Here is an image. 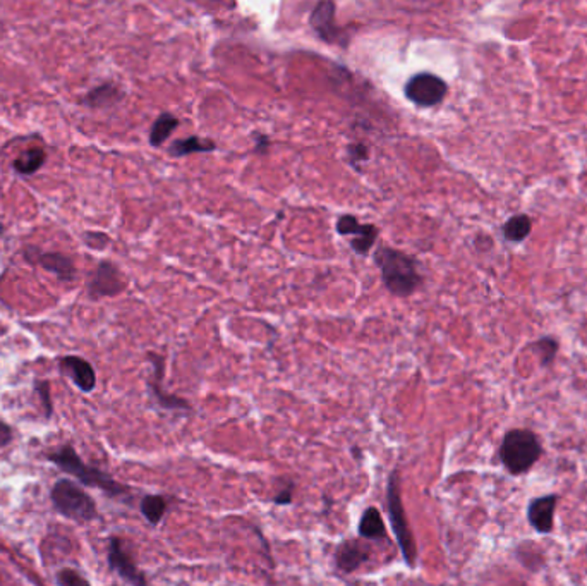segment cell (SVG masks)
Wrapping results in <instances>:
<instances>
[{"instance_id":"6da1fadb","label":"cell","mask_w":587,"mask_h":586,"mask_svg":"<svg viewBox=\"0 0 587 586\" xmlns=\"http://www.w3.org/2000/svg\"><path fill=\"white\" fill-rule=\"evenodd\" d=\"M375 264L382 272L385 288L396 298H409L421 286L416 262L398 249L380 246L375 253Z\"/></svg>"},{"instance_id":"7a4b0ae2","label":"cell","mask_w":587,"mask_h":586,"mask_svg":"<svg viewBox=\"0 0 587 586\" xmlns=\"http://www.w3.org/2000/svg\"><path fill=\"white\" fill-rule=\"evenodd\" d=\"M48 461H52L60 471L73 475L74 478L85 487L100 488L110 497H126L131 494V488L126 485L118 484L112 476L103 473L102 469L95 468L87 465L77 453L74 451L73 445H62L57 451L46 455Z\"/></svg>"},{"instance_id":"3957f363","label":"cell","mask_w":587,"mask_h":586,"mask_svg":"<svg viewBox=\"0 0 587 586\" xmlns=\"http://www.w3.org/2000/svg\"><path fill=\"white\" fill-rule=\"evenodd\" d=\"M543 455L538 435L526 428H514L505 434L499 445V459L512 475H524Z\"/></svg>"},{"instance_id":"277c9868","label":"cell","mask_w":587,"mask_h":586,"mask_svg":"<svg viewBox=\"0 0 587 586\" xmlns=\"http://www.w3.org/2000/svg\"><path fill=\"white\" fill-rule=\"evenodd\" d=\"M50 500L57 513L77 523H88L98 516L95 500L69 478L56 482L50 490Z\"/></svg>"},{"instance_id":"5b68a950","label":"cell","mask_w":587,"mask_h":586,"mask_svg":"<svg viewBox=\"0 0 587 586\" xmlns=\"http://www.w3.org/2000/svg\"><path fill=\"white\" fill-rule=\"evenodd\" d=\"M386 506H388V516H390V525L394 529L396 543L400 547V552L404 556V560L407 562L409 568L416 566L417 560V547L416 540L412 537L411 528L406 518L404 504L400 497V478L398 471H394L388 478V487H386Z\"/></svg>"},{"instance_id":"8992f818","label":"cell","mask_w":587,"mask_h":586,"mask_svg":"<svg viewBox=\"0 0 587 586\" xmlns=\"http://www.w3.org/2000/svg\"><path fill=\"white\" fill-rule=\"evenodd\" d=\"M448 91L447 83L437 74L419 73L412 76L407 81L404 93L407 100L419 105V107H435L443 102Z\"/></svg>"},{"instance_id":"52a82bcc","label":"cell","mask_w":587,"mask_h":586,"mask_svg":"<svg viewBox=\"0 0 587 586\" xmlns=\"http://www.w3.org/2000/svg\"><path fill=\"white\" fill-rule=\"evenodd\" d=\"M124 289H126V282L116 265L108 260H103L97 265L88 282V293L91 298L95 299L110 298L122 293Z\"/></svg>"},{"instance_id":"ba28073f","label":"cell","mask_w":587,"mask_h":586,"mask_svg":"<svg viewBox=\"0 0 587 586\" xmlns=\"http://www.w3.org/2000/svg\"><path fill=\"white\" fill-rule=\"evenodd\" d=\"M25 258L30 264L40 265L48 274H54L56 277L64 280V282L73 280L76 276V267H74L73 260L59 251H44L36 246H26Z\"/></svg>"},{"instance_id":"9c48e42d","label":"cell","mask_w":587,"mask_h":586,"mask_svg":"<svg viewBox=\"0 0 587 586\" xmlns=\"http://www.w3.org/2000/svg\"><path fill=\"white\" fill-rule=\"evenodd\" d=\"M337 233L351 237V248L357 255H367L378 237V229L373 224H361L354 215H342L337 220Z\"/></svg>"},{"instance_id":"30bf717a","label":"cell","mask_w":587,"mask_h":586,"mask_svg":"<svg viewBox=\"0 0 587 586\" xmlns=\"http://www.w3.org/2000/svg\"><path fill=\"white\" fill-rule=\"evenodd\" d=\"M108 566L112 571L118 572V576L131 586H148L147 576L138 570L131 556L124 550L122 540L118 537H112L108 540Z\"/></svg>"},{"instance_id":"8fae6325","label":"cell","mask_w":587,"mask_h":586,"mask_svg":"<svg viewBox=\"0 0 587 586\" xmlns=\"http://www.w3.org/2000/svg\"><path fill=\"white\" fill-rule=\"evenodd\" d=\"M311 28L316 31V35L326 42V44H337L340 40V33L335 26V4L334 2H320L313 9L309 17Z\"/></svg>"},{"instance_id":"7c38bea8","label":"cell","mask_w":587,"mask_h":586,"mask_svg":"<svg viewBox=\"0 0 587 586\" xmlns=\"http://www.w3.org/2000/svg\"><path fill=\"white\" fill-rule=\"evenodd\" d=\"M558 497L555 494L532 498L529 502L528 519L530 527L538 533H550L555 523V509H557Z\"/></svg>"},{"instance_id":"4fadbf2b","label":"cell","mask_w":587,"mask_h":586,"mask_svg":"<svg viewBox=\"0 0 587 586\" xmlns=\"http://www.w3.org/2000/svg\"><path fill=\"white\" fill-rule=\"evenodd\" d=\"M60 370L71 377V381L76 383V387L81 392H91L97 385V375L95 370L89 365L87 360L79 356H64L60 360Z\"/></svg>"},{"instance_id":"5bb4252c","label":"cell","mask_w":587,"mask_h":586,"mask_svg":"<svg viewBox=\"0 0 587 586\" xmlns=\"http://www.w3.org/2000/svg\"><path fill=\"white\" fill-rule=\"evenodd\" d=\"M151 365H153V382H151V391L153 396L157 397V403L165 408V410H191L190 403L180 399V397L169 396L162 391L163 379V358L159 354L149 352L148 354Z\"/></svg>"},{"instance_id":"9a60e30c","label":"cell","mask_w":587,"mask_h":586,"mask_svg":"<svg viewBox=\"0 0 587 586\" xmlns=\"http://www.w3.org/2000/svg\"><path fill=\"white\" fill-rule=\"evenodd\" d=\"M369 559V552L363 543L355 540H347L340 543V547L335 552V562L340 571L354 572L357 568H361Z\"/></svg>"},{"instance_id":"2e32d148","label":"cell","mask_w":587,"mask_h":586,"mask_svg":"<svg viewBox=\"0 0 587 586\" xmlns=\"http://www.w3.org/2000/svg\"><path fill=\"white\" fill-rule=\"evenodd\" d=\"M124 93L114 83H103L100 87L89 89L87 97L83 99V105L89 109H108L120 102Z\"/></svg>"},{"instance_id":"e0dca14e","label":"cell","mask_w":587,"mask_h":586,"mask_svg":"<svg viewBox=\"0 0 587 586\" xmlns=\"http://www.w3.org/2000/svg\"><path fill=\"white\" fill-rule=\"evenodd\" d=\"M213 150H217V145L211 140L190 136L186 140H174L169 147V155L174 159H180V157H188L191 153H208Z\"/></svg>"},{"instance_id":"ac0fdd59","label":"cell","mask_w":587,"mask_h":586,"mask_svg":"<svg viewBox=\"0 0 587 586\" xmlns=\"http://www.w3.org/2000/svg\"><path fill=\"white\" fill-rule=\"evenodd\" d=\"M359 535L366 540H380L386 537L382 513L376 508H367L359 521Z\"/></svg>"},{"instance_id":"d6986e66","label":"cell","mask_w":587,"mask_h":586,"mask_svg":"<svg viewBox=\"0 0 587 586\" xmlns=\"http://www.w3.org/2000/svg\"><path fill=\"white\" fill-rule=\"evenodd\" d=\"M177 126H179V119L174 114L162 112L149 130V145L162 147L163 143L170 138V134L176 131Z\"/></svg>"},{"instance_id":"ffe728a7","label":"cell","mask_w":587,"mask_h":586,"mask_svg":"<svg viewBox=\"0 0 587 586\" xmlns=\"http://www.w3.org/2000/svg\"><path fill=\"white\" fill-rule=\"evenodd\" d=\"M45 161H46V153L44 148H30L28 152H25L13 162V167L21 176H31L44 167Z\"/></svg>"},{"instance_id":"44dd1931","label":"cell","mask_w":587,"mask_h":586,"mask_svg":"<svg viewBox=\"0 0 587 586\" xmlns=\"http://www.w3.org/2000/svg\"><path fill=\"white\" fill-rule=\"evenodd\" d=\"M141 514L145 516L149 525L157 527L162 521L163 514L167 511V502L162 496H147L141 500Z\"/></svg>"},{"instance_id":"7402d4cb","label":"cell","mask_w":587,"mask_h":586,"mask_svg":"<svg viewBox=\"0 0 587 586\" xmlns=\"http://www.w3.org/2000/svg\"><path fill=\"white\" fill-rule=\"evenodd\" d=\"M532 229V222L529 219L528 215H514L512 219L507 220V224L503 225V235L509 241H524L528 237L529 233Z\"/></svg>"},{"instance_id":"603a6c76","label":"cell","mask_w":587,"mask_h":586,"mask_svg":"<svg viewBox=\"0 0 587 586\" xmlns=\"http://www.w3.org/2000/svg\"><path fill=\"white\" fill-rule=\"evenodd\" d=\"M534 351L540 354L543 365H550L558 351L557 340H553V339H541V340H538L534 344Z\"/></svg>"},{"instance_id":"cb8c5ba5","label":"cell","mask_w":587,"mask_h":586,"mask_svg":"<svg viewBox=\"0 0 587 586\" xmlns=\"http://www.w3.org/2000/svg\"><path fill=\"white\" fill-rule=\"evenodd\" d=\"M57 583L59 586H91L81 572L71 570V568H64L57 572Z\"/></svg>"},{"instance_id":"d4e9b609","label":"cell","mask_w":587,"mask_h":586,"mask_svg":"<svg viewBox=\"0 0 587 586\" xmlns=\"http://www.w3.org/2000/svg\"><path fill=\"white\" fill-rule=\"evenodd\" d=\"M347 157H349L351 165L357 169V165L361 162L369 161V148L366 143H353L347 147Z\"/></svg>"},{"instance_id":"484cf974","label":"cell","mask_w":587,"mask_h":586,"mask_svg":"<svg viewBox=\"0 0 587 586\" xmlns=\"http://www.w3.org/2000/svg\"><path fill=\"white\" fill-rule=\"evenodd\" d=\"M35 389L38 392V396L42 399V404L45 408V416L50 418L52 416V411H54V406H52V399H50V385L48 382H36L35 383Z\"/></svg>"},{"instance_id":"4316f807","label":"cell","mask_w":587,"mask_h":586,"mask_svg":"<svg viewBox=\"0 0 587 586\" xmlns=\"http://www.w3.org/2000/svg\"><path fill=\"white\" fill-rule=\"evenodd\" d=\"M85 243L88 245L89 248L103 249L110 243V239L105 233H87Z\"/></svg>"},{"instance_id":"83f0119b","label":"cell","mask_w":587,"mask_h":586,"mask_svg":"<svg viewBox=\"0 0 587 586\" xmlns=\"http://www.w3.org/2000/svg\"><path fill=\"white\" fill-rule=\"evenodd\" d=\"M13 442V428L0 420V449Z\"/></svg>"},{"instance_id":"f1b7e54d","label":"cell","mask_w":587,"mask_h":586,"mask_svg":"<svg viewBox=\"0 0 587 586\" xmlns=\"http://www.w3.org/2000/svg\"><path fill=\"white\" fill-rule=\"evenodd\" d=\"M294 485H289L285 490H282L280 494H277L275 496V498H273V502L277 504V506H289L291 502H293V494H294Z\"/></svg>"},{"instance_id":"f546056e","label":"cell","mask_w":587,"mask_h":586,"mask_svg":"<svg viewBox=\"0 0 587 586\" xmlns=\"http://www.w3.org/2000/svg\"><path fill=\"white\" fill-rule=\"evenodd\" d=\"M256 143H258L256 145V152H262L263 153V152H266V148H268V138L266 136H258L256 138Z\"/></svg>"}]
</instances>
